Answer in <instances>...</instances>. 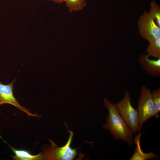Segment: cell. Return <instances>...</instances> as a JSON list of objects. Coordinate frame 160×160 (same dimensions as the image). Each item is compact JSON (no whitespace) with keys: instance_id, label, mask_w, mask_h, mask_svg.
I'll list each match as a JSON object with an SVG mask.
<instances>
[{"instance_id":"1","label":"cell","mask_w":160,"mask_h":160,"mask_svg":"<svg viewBox=\"0 0 160 160\" xmlns=\"http://www.w3.org/2000/svg\"><path fill=\"white\" fill-rule=\"evenodd\" d=\"M103 102L109 114L103 128L108 129L115 140H121L128 145H133V133L115 106L105 98L104 99Z\"/></svg>"},{"instance_id":"2","label":"cell","mask_w":160,"mask_h":160,"mask_svg":"<svg viewBox=\"0 0 160 160\" xmlns=\"http://www.w3.org/2000/svg\"><path fill=\"white\" fill-rule=\"evenodd\" d=\"M68 131V139L62 147H58L53 141L48 139L50 144L47 145L42 153L43 160H71L75 158L77 154L76 149L71 147L73 133L70 130Z\"/></svg>"},{"instance_id":"3","label":"cell","mask_w":160,"mask_h":160,"mask_svg":"<svg viewBox=\"0 0 160 160\" xmlns=\"http://www.w3.org/2000/svg\"><path fill=\"white\" fill-rule=\"evenodd\" d=\"M113 105L133 134L135 135L138 132L139 115L137 109L134 108L131 104V97L129 92L126 90L122 99Z\"/></svg>"},{"instance_id":"4","label":"cell","mask_w":160,"mask_h":160,"mask_svg":"<svg viewBox=\"0 0 160 160\" xmlns=\"http://www.w3.org/2000/svg\"><path fill=\"white\" fill-rule=\"evenodd\" d=\"M137 110L139 117L138 132H139L147 120L152 117L158 116L159 113L152 100L151 90L144 85L140 89Z\"/></svg>"},{"instance_id":"5","label":"cell","mask_w":160,"mask_h":160,"mask_svg":"<svg viewBox=\"0 0 160 160\" xmlns=\"http://www.w3.org/2000/svg\"><path fill=\"white\" fill-rule=\"evenodd\" d=\"M137 25L140 35L149 42L160 37V27L148 12H144L140 16Z\"/></svg>"},{"instance_id":"6","label":"cell","mask_w":160,"mask_h":160,"mask_svg":"<svg viewBox=\"0 0 160 160\" xmlns=\"http://www.w3.org/2000/svg\"><path fill=\"white\" fill-rule=\"evenodd\" d=\"M16 81L15 78L11 83L7 84H3L0 81V105L3 104H9L25 113L29 116L37 117V114L31 113L29 110L20 105L15 98L13 93V86Z\"/></svg>"},{"instance_id":"7","label":"cell","mask_w":160,"mask_h":160,"mask_svg":"<svg viewBox=\"0 0 160 160\" xmlns=\"http://www.w3.org/2000/svg\"><path fill=\"white\" fill-rule=\"evenodd\" d=\"M146 55L141 54L139 62L142 68L149 75L155 77L160 76V58L151 59Z\"/></svg>"},{"instance_id":"8","label":"cell","mask_w":160,"mask_h":160,"mask_svg":"<svg viewBox=\"0 0 160 160\" xmlns=\"http://www.w3.org/2000/svg\"><path fill=\"white\" fill-rule=\"evenodd\" d=\"M142 133H139L134 138V143L136 145L133 155L130 160H146L153 159H158L159 156L152 152L146 153H144L141 148L140 139Z\"/></svg>"},{"instance_id":"9","label":"cell","mask_w":160,"mask_h":160,"mask_svg":"<svg viewBox=\"0 0 160 160\" xmlns=\"http://www.w3.org/2000/svg\"><path fill=\"white\" fill-rule=\"evenodd\" d=\"M15 154L11 157L15 160H43V155L41 153L37 155H33L28 151L24 149H17L8 145Z\"/></svg>"},{"instance_id":"10","label":"cell","mask_w":160,"mask_h":160,"mask_svg":"<svg viewBox=\"0 0 160 160\" xmlns=\"http://www.w3.org/2000/svg\"><path fill=\"white\" fill-rule=\"evenodd\" d=\"M147 48V55L152 56L157 58H160V37L149 42Z\"/></svg>"},{"instance_id":"11","label":"cell","mask_w":160,"mask_h":160,"mask_svg":"<svg viewBox=\"0 0 160 160\" xmlns=\"http://www.w3.org/2000/svg\"><path fill=\"white\" fill-rule=\"evenodd\" d=\"M148 13L156 24L160 27V7L154 0L151 3Z\"/></svg>"},{"instance_id":"12","label":"cell","mask_w":160,"mask_h":160,"mask_svg":"<svg viewBox=\"0 0 160 160\" xmlns=\"http://www.w3.org/2000/svg\"><path fill=\"white\" fill-rule=\"evenodd\" d=\"M66 3L70 12L82 9L86 4L85 0H64Z\"/></svg>"},{"instance_id":"13","label":"cell","mask_w":160,"mask_h":160,"mask_svg":"<svg viewBox=\"0 0 160 160\" xmlns=\"http://www.w3.org/2000/svg\"><path fill=\"white\" fill-rule=\"evenodd\" d=\"M151 97L156 109L159 113L160 111V87L154 90L151 92Z\"/></svg>"},{"instance_id":"14","label":"cell","mask_w":160,"mask_h":160,"mask_svg":"<svg viewBox=\"0 0 160 160\" xmlns=\"http://www.w3.org/2000/svg\"><path fill=\"white\" fill-rule=\"evenodd\" d=\"M52 0L54 1L56 3H62L63 1H64V0Z\"/></svg>"}]
</instances>
